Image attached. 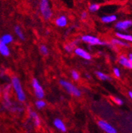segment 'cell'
I'll return each instance as SVG.
<instances>
[{
    "instance_id": "cell-1",
    "label": "cell",
    "mask_w": 132,
    "mask_h": 133,
    "mask_svg": "<svg viewBox=\"0 0 132 133\" xmlns=\"http://www.w3.org/2000/svg\"><path fill=\"white\" fill-rule=\"evenodd\" d=\"M11 86L14 89L17 98L20 102H24L26 100V95L24 91L23 87L19 78L17 76H13L11 78Z\"/></svg>"
},
{
    "instance_id": "cell-2",
    "label": "cell",
    "mask_w": 132,
    "mask_h": 133,
    "mask_svg": "<svg viewBox=\"0 0 132 133\" xmlns=\"http://www.w3.org/2000/svg\"><path fill=\"white\" fill-rule=\"evenodd\" d=\"M60 84L71 95L77 97H79L81 95V92L80 89L71 82L64 80V79H61L60 80Z\"/></svg>"
},
{
    "instance_id": "cell-3",
    "label": "cell",
    "mask_w": 132,
    "mask_h": 133,
    "mask_svg": "<svg viewBox=\"0 0 132 133\" xmlns=\"http://www.w3.org/2000/svg\"><path fill=\"white\" fill-rule=\"evenodd\" d=\"M39 8L41 14L45 20H49L52 17V11L50 7L49 0H41Z\"/></svg>"
},
{
    "instance_id": "cell-4",
    "label": "cell",
    "mask_w": 132,
    "mask_h": 133,
    "mask_svg": "<svg viewBox=\"0 0 132 133\" xmlns=\"http://www.w3.org/2000/svg\"><path fill=\"white\" fill-rule=\"evenodd\" d=\"M83 42L90 44V45L94 46V45H106L107 43L106 42L102 41L98 37H94V36L90 35H85L82 36L81 38Z\"/></svg>"
},
{
    "instance_id": "cell-5",
    "label": "cell",
    "mask_w": 132,
    "mask_h": 133,
    "mask_svg": "<svg viewBox=\"0 0 132 133\" xmlns=\"http://www.w3.org/2000/svg\"><path fill=\"white\" fill-rule=\"evenodd\" d=\"M32 86L33 88L34 93L36 97L38 98V99H43L45 93L44 91L42 85H40V82H38V79H36V78H33L32 80Z\"/></svg>"
},
{
    "instance_id": "cell-6",
    "label": "cell",
    "mask_w": 132,
    "mask_h": 133,
    "mask_svg": "<svg viewBox=\"0 0 132 133\" xmlns=\"http://www.w3.org/2000/svg\"><path fill=\"white\" fill-rule=\"evenodd\" d=\"M98 125L102 130L106 133H117V130L110 123L104 120H99L98 121Z\"/></svg>"
},
{
    "instance_id": "cell-7",
    "label": "cell",
    "mask_w": 132,
    "mask_h": 133,
    "mask_svg": "<svg viewBox=\"0 0 132 133\" xmlns=\"http://www.w3.org/2000/svg\"><path fill=\"white\" fill-rule=\"evenodd\" d=\"M132 26V21L131 20H125L118 21L115 25V28L119 31H123Z\"/></svg>"
},
{
    "instance_id": "cell-8",
    "label": "cell",
    "mask_w": 132,
    "mask_h": 133,
    "mask_svg": "<svg viewBox=\"0 0 132 133\" xmlns=\"http://www.w3.org/2000/svg\"><path fill=\"white\" fill-rule=\"evenodd\" d=\"M74 52L76 55L86 60H90L92 58L91 55L88 52L84 50L83 48H79V47L78 48H75L74 50Z\"/></svg>"
},
{
    "instance_id": "cell-9",
    "label": "cell",
    "mask_w": 132,
    "mask_h": 133,
    "mask_svg": "<svg viewBox=\"0 0 132 133\" xmlns=\"http://www.w3.org/2000/svg\"><path fill=\"white\" fill-rule=\"evenodd\" d=\"M55 24L58 27H65L67 25V19L65 15H60L55 20Z\"/></svg>"
},
{
    "instance_id": "cell-10",
    "label": "cell",
    "mask_w": 132,
    "mask_h": 133,
    "mask_svg": "<svg viewBox=\"0 0 132 133\" xmlns=\"http://www.w3.org/2000/svg\"><path fill=\"white\" fill-rule=\"evenodd\" d=\"M118 62H119V63L120 64V65H122L123 67L132 70V63L129 61L128 58L126 57L125 56L121 55L120 56Z\"/></svg>"
},
{
    "instance_id": "cell-11",
    "label": "cell",
    "mask_w": 132,
    "mask_h": 133,
    "mask_svg": "<svg viewBox=\"0 0 132 133\" xmlns=\"http://www.w3.org/2000/svg\"><path fill=\"white\" fill-rule=\"evenodd\" d=\"M54 125L55 126V127L56 129H58V130L63 132H65L67 131V128L65 127V124L62 121V120H61L60 118H57L54 119Z\"/></svg>"
},
{
    "instance_id": "cell-12",
    "label": "cell",
    "mask_w": 132,
    "mask_h": 133,
    "mask_svg": "<svg viewBox=\"0 0 132 133\" xmlns=\"http://www.w3.org/2000/svg\"><path fill=\"white\" fill-rule=\"evenodd\" d=\"M29 117H31V119L33 121L34 125L36 127H38L40 124V117H38L36 112H35L34 111H32L31 109H30L29 111Z\"/></svg>"
},
{
    "instance_id": "cell-13",
    "label": "cell",
    "mask_w": 132,
    "mask_h": 133,
    "mask_svg": "<svg viewBox=\"0 0 132 133\" xmlns=\"http://www.w3.org/2000/svg\"><path fill=\"white\" fill-rule=\"evenodd\" d=\"M13 41V37L11 34H4L0 37V43H3L5 44H11Z\"/></svg>"
},
{
    "instance_id": "cell-14",
    "label": "cell",
    "mask_w": 132,
    "mask_h": 133,
    "mask_svg": "<svg viewBox=\"0 0 132 133\" xmlns=\"http://www.w3.org/2000/svg\"><path fill=\"white\" fill-rule=\"evenodd\" d=\"M0 54L4 57H8L10 54V50L7 44L0 43Z\"/></svg>"
},
{
    "instance_id": "cell-15",
    "label": "cell",
    "mask_w": 132,
    "mask_h": 133,
    "mask_svg": "<svg viewBox=\"0 0 132 133\" xmlns=\"http://www.w3.org/2000/svg\"><path fill=\"white\" fill-rule=\"evenodd\" d=\"M116 19H117V16L115 15H106V16H103L101 17L102 22L106 24L114 22L116 21Z\"/></svg>"
},
{
    "instance_id": "cell-16",
    "label": "cell",
    "mask_w": 132,
    "mask_h": 133,
    "mask_svg": "<svg viewBox=\"0 0 132 133\" xmlns=\"http://www.w3.org/2000/svg\"><path fill=\"white\" fill-rule=\"evenodd\" d=\"M77 43H78V41H72L71 43H68V44H65L64 48H65V50L67 52H71L73 50H75V46H77Z\"/></svg>"
},
{
    "instance_id": "cell-17",
    "label": "cell",
    "mask_w": 132,
    "mask_h": 133,
    "mask_svg": "<svg viewBox=\"0 0 132 133\" xmlns=\"http://www.w3.org/2000/svg\"><path fill=\"white\" fill-rule=\"evenodd\" d=\"M116 35L118 38H120V39L122 40L129 41V42H132V35H131L122 33V32H116Z\"/></svg>"
},
{
    "instance_id": "cell-18",
    "label": "cell",
    "mask_w": 132,
    "mask_h": 133,
    "mask_svg": "<svg viewBox=\"0 0 132 133\" xmlns=\"http://www.w3.org/2000/svg\"><path fill=\"white\" fill-rule=\"evenodd\" d=\"M111 43L112 44L115 46H126V47H129V45L126 42H123L122 40L118 39V38H113L111 41Z\"/></svg>"
},
{
    "instance_id": "cell-19",
    "label": "cell",
    "mask_w": 132,
    "mask_h": 133,
    "mask_svg": "<svg viewBox=\"0 0 132 133\" xmlns=\"http://www.w3.org/2000/svg\"><path fill=\"white\" fill-rule=\"evenodd\" d=\"M15 33L16 34V35L20 38L22 41H24L25 40V35H24L23 32L22 31L21 29L19 26H15L14 29Z\"/></svg>"
},
{
    "instance_id": "cell-20",
    "label": "cell",
    "mask_w": 132,
    "mask_h": 133,
    "mask_svg": "<svg viewBox=\"0 0 132 133\" xmlns=\"http://www.w3.org/2000/svg\"><path fill=\"white\" fill-rule=\"evenodd\" d=\"M95 74L97 76L98 78L100 79V80L102 81H106V80H110V77L109 76H108L106 74L103 73V72H100V71H97V72H95Z\"/></svg>"
},
{
    "instance_id": "cell-21",
    "label": "cell",
    "mask_w": 132,
    "mask_h": 133,
    "mask_svg": "<svg viewBox=\"0 0 132 133\" xmlns=\"http://www.w3.org/2000/svg\"><path fill=\"white\" fill-rule=\"evenodd\" d=\"M46 105V103L42 99H38L35 102V106L38 109H42L44 107H45Z\"/></svg>"
},
{
    "instance_id": "cell-22",
    "label": "cell",
    "mask_w": 132,
    "mask_h": 133,
    "mask_svg": "<svg viewBox=\"0 0 132 133\" xmlns=\"http://www.w3.org/2000/svg\"><path fill=\"white\" fill-rule=\"evenodd\" d=\"M100 6L99 4H98V3H93V4L89 5V10L91 12H96L100 9Z\"/></svg>"
},
{
    "instance_id": "cell-23",
    "label": "cell",
    "mask_w": 132,
    "mask_h": 133,
    "mask_svg": "<svg viewBox=\"0 0 132 133\" xmlns=\"http://www.w3.org/2000/svg\"><path fill=\"white\" fill-rule=\"evenodd\" d=\"M39 49H40V53L42 54V55H44V56L48 55V48L46 46L42 44V45H41L40 46Z\"/></svg>"
},
{
    "instance_id": "cell-24",
    "label": "cell",
    "mask_w": 132,
    "mask_h": 133,
    "mask_svg": "<svg viewBox=\"0 0 132 133\" xmlns=\"http://www.w3.org/2000/svg\"><path fill=\"white\" fill-rule=\"evenodd\" d=\"M71 77H72V79L75 81H77L80 78V75L79 74V72L76 70H72L71 72Z\"/></svg>"
},
{
    "instance_id": "cell-25",
    "label": "cell",
    "mask_w": 132,
    "mask_h": 133,
    "mask_svg": "<svg viewBox=\"0 0 132 133\" xmlns=\"http://www.w3.org/2000/svg\"><path fill=\"white\" fill-rule=\"evenodd\" d=\"M112 101L115 103L117 104V105H122L123 103V101H122L121 99H120V98H118V97H112Z\"/></svg>"
},
{
    "instance_id": "cell-26",
    "label": "cell",
    "mask_w": 132,
    "mask_h": 133,
    "mask_svg": "<svg viewBox=\"0 0 132 133\" xmlns=\"http://www.w3.org/2000/svg\"><path fill=\"white\" fill-rule=\"evenodd\" d=\"M113 73L114 75L116 76V78H120V71L119 68H114L113 69Z\"/></svg>"
},
{
    "instance_id": "cell-27",
    "label": "cell",
    "mask_w": 132,
    "mask_h": 133,
    "mask_svg": "<svg viewBox=\"0 0 132 133\" xmlns=\"http://www.w3.org/2000/svg\"><path fill=\"white\" fill-rule=\"evenodd\" d=\"M87 16H88V14H87V12L83 11L82 12L81 15V19H83V20H85V19H87Z\"/></svg>"
},
{
    "instance_id": "cell-28",
    "label": "cell",
    "mask_w": 132,
    "mask_h": 133,
    "mask_svg": "<svg viewBox=\"0 0 132 133\" xmlns=\"http://www.w3.org/2000/svg\"><path fill=\"white\" fill-rule=\"evenodd\" d=\"M128 59L132 63V54H129V55H128Z\"/></svg>"
},
{
    "instance_id": "cell-29",
    "label": "cell",
    "mask_w": 132,
    "mask_h": 133,
    "mask_svg": "<svg viewBox=\"0 0 132 133\" xmlns=\"http://www.w3.org/2000/svg\"><path fill=\"white\" fill-rule=\"evenodd\" d=\"M128 95H129V97L131 98L132 99V91H129V93H128Z\"/></svg>"
},
{
    "instance_id": "cell-30",
    "label": "cell",
    "mask_w": 132,
    "mask_h": 133,
    "mask_svg": "<svg viewBox=\"0 0 132 133\" xmlns=\"http://www.w3.org/2000/svg\"><path fill=\"white\" fill-rule=\"evenodd\" d=\"M0 94H1V89H0Z\"/></svg>"
}]
</instances>
